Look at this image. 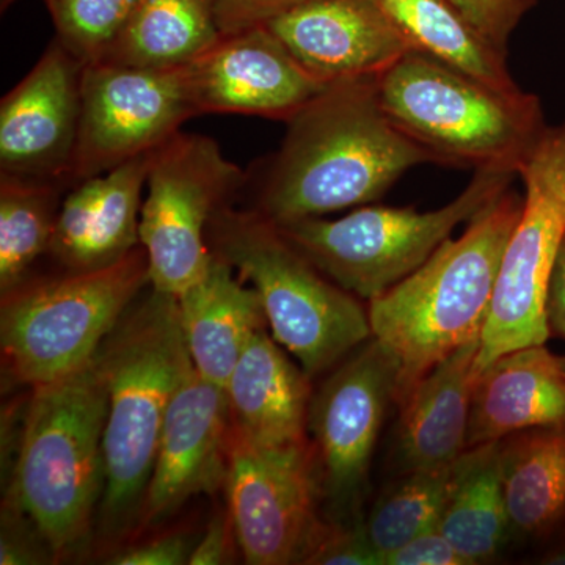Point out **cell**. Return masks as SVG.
<instances>
[{
	"label": "cell",
	"instance_id": "d6986e66",
	"mask_svg": "<svg viewBox=\"0 0 565 565\" xmlns=\"http://www.w3.org/2000/svg\"><path fill=\"white\" fill-rule=\"evenodd\" d=\"M225 392L234 437L258 448L310 444V377L266 327L245 345Z\"/></svg>",
	"mask_w": 565,
	"mask_h": 565
},
{
	"label": "cell",
	"instance_id": "d4e9b609",
	"mask_svg": "<svg viewBox=\"0 0 565 565\" xmlns=\"http://www.w3.org/2000/svg\"><path fill=\"white\" fill-rule=\"evenodd\" d=\"M222 35L215 0H139L104 61L140 68H181Z\"/></svg>",
	"mask_w": 565,
	"mask_h": 565
},
{
	"label": "cell",
	"instance_id": "44dd1931",
	"mask_svg": "<svg viewBox=\"0 0 565 565\" xmlns=\"http://www.w3.org/2000/svg\"><path fill=\"white\" fill-rule=\"evenodd\" d=\"M539 427H565V355L545 344L508 353L478 375L468 448Z\"/></svg>",
	"mask_w": 565,
	"mask_h": 565
},
{
	"label": "cell",
	"instance_id": "5b68a950",
	"mask_svg": "<svg viewBox=\"0 0 565 565\" xmlns=\"http://www.w3.org/2000/svg\"><path fill=\"white\" fill-rule=\"evenodd\" d=\"M377 84L390 120L435 163L519 174L548 128L533 93L500 90L419 51Z\"/></svg>",
	"mask_w": 565,
	"mask_h": 565
},
{
	"label": "cell",
	"instance_id": "52a82bcc",
	"mask_svg": "<svg viewBox=\"0 0 565 565\" xmlns=\"http://www.w3.org/2000/svg\"><path fill=\"white\" fill-rule=\"evenodd\" d=\"M147 285L150 269L140 244L102 269L25 280L2 294L0 345L10 374L36 386L79 370Z\"/></svg>",
	"mask_w": 565,
	"mask_h": 565
},
{
	"label": "cell",
	"instance_id": "2e32d148",
	"mask_svg": "<svg viewBox=\"0 0 565 565\" xmlns=\"http://www.w3.org/2000/svg\"><path fill=\"white\" fill-rule=\"evenodd\" d=\"M230 433L225 388L193 367L167 411L141 508L143 523L159 522L196 494L225 484Z\"/></svg>",
	"mask_w": 565,
	"mask_h": 565
},
{
	"label": "cell",
	"instance_id": "484cf974",
	"mask_svg": "<svg viewBox=\"0 0 565 565\" xmlns=\"http://www.w3.org/2000/svg\"><path fill=\"white\" fill-rule=\"evenodd\" d=\"M392 18L412 50L505 92L520 90L508 54L494 47L451 0H374Z\"/></svg>",
	"mask_w": 565,
	"mask_h": 565
},
{
	"label": "cell",
	"instance_id": "836d02e7",
	"mask_svg": "<svg viewBox=\"0 0 565 565\" xmlns=\"http://www.w3.org/2000/svg\"><path fill=\"white\" fill-rule=\"evenodd\" d=\"M195 544L185 535H166L152 539L145 544L132 546L118 553L109 561L114 565H182L189 564V557Z\"/></svg>",
	"mask_w": 565,
	"mask_h": 565
},
{
	"label": "cell",
	"instance_id": "8d00e7d4",
	"mask_svg": "<svg viewBox=\"0 0 565 565\" xmlns=\"http://www.w3.org/2000/svg\"><path fill=\"white\" fill-rule=\"evenodd\" d=\"M546 318L550 330H555L565 340V243L550 281Z\"/></svg>",
	"mask_w": 565,
	"mask_h": 565
},
{
	"label": "cell",
	"instance_id": "f35d334b",
	"mask_svg": "<svg viewBox=\"0 0 565 565\" xmlns=\"http://www.w3.org/2000/svg\"><path fill=\"white\" fill-rule=\"evenodd\" d=\"M14 2H17V0H0V3H2V11H6L7 9H9L11 3H14Z\"/></svg>",
	"mask_w": 565,
	"mask_h": 565
},
{
	"label": "cell",
	"instance_id": "ab89813d",
	"mask_svg": "<svg viewBox=\"0 0 565 565\" xmlns=\"http://www.w3.org/2000/svg\"><path fill=\"white\" fill-rule=\"evenodd\" d=\"M564 533H565V531H564Z\"/></svg>",
	"mask_w": 565,
	"mask_h": 565
},
{
	"label": "cell",
	"instance_id": "30bf717a",
	"mask_svg": "<svg viewBox=\"0 0 565 565\" xmlns=\"http://www.w3.org/2000/svg\"><path fill=\"white\" fill-rule=\"evenodd\" d=\"M245 181L211 137L180 131L156 148L140 211L152 289L180 297L203 277L212 259L211 218Z\"/></svg>",
	"mask_w": 565,
	"mask_h": 565
},
{
	"label": "cell",
	"instance_id": "1f68e13d",
	"mask_svg": "<svg viewBox=\"0 0 565 565\" xmlns=\"http://www.w3.org/2000/svg\"><path fill=\"white\" fill-rule=\"evenodd\" d=\"M46 557L54 559L39 530L28 516L7 504L3 509L0 564H43L46 563Z\"/></svg>",
	"mask_w": 565,
	"mask_h": 565
},
{
	"label": "cell",
	"instance_id": "8fae6325",
	"mask_svg": "<svg viewBox=\"0 0 565 565\" xmlns=\"http://www.w3.org/2000/svg\"><path fill=\"white\" fill-rule=\"evenodd\" d=\"M196 115L188 66L88 63L82 73L79 136L70 185L154 151Z\"/></svg>",
	"mask_w": 565,
	"mask_h": 565
},
{
	"label": "cell",
	"instance_id": "83f0119b",
	"mask_svg": "<svg viewBox=\"0 0 565 565\" xmlns=\"http://www.w3.org/2000/svg\"><path fill=\"white\" fill-rule=\"evenodd\" d=\"M451 467L401 473L377 498L364 527L381 565L386 553L438 526Z\"/></svg>",
	"mask_w": 565,
	"mask_h": 565
},
{
	"label": "cell",
	"instance_id": "7a4b0ae2",
	"mask_svg": "<svg viewBox=\"0 0 565 565\" xmlns=\"http://www.w3.org/2000/svg\"><path fill=\"white\" fill-rule=\"evenodd\" d=\"M107 392L103 527L118 535L143 508L167 411L193 370L178 297L156 291L129 307L95 355Z\"/></svg>",
	"mask_w": 565,
	"mask_h": 565
},
{
	"label": "cell",
	"instance_id": "e0dca14e",
	"mask_svg": "<svg viewBox=\"0 0 565 565\" xmlns=\"http://www.w3.org/2000/svg\"><path fill=\"white\" fill-rule=\"evenodd\" d=\"M264 25L323 85L379 76L412 50L374 0H308Z\"/></svg>",
	"mask_w": 565,
	"mask_h": 565
},
{
	"label": "cell",
	"instance_id": "4dcf8cb0",
	"mask_svg": "<svg viewBox=\"0 0 565 565\" xmlns=\"http://www.w3.org/2000/svg\"><path fill=\"white\" fill-rule=\"evenodd\" d=\"M494 47L508 54V43L537 0H451Z\"/></svg>",
	"mask_w": 565,
	"mask_h": 565
},
{
	"label": "cell",
	"instance_id": "7c38bea8",
	"mask_svg": "<svg viewBox=\"0 0 565 565\" xmlns=\"http://www.w3.org/2000/svg\"><path fill=\"white\" fill-rule=\"evenodd\" d=\"M397 382L399 362L371 338L311 397L308 433L319 481L343 516L362 504L386 412L396 404Z\"/></svg>",
	"mask_w": 565,
	"mask_h": 565
},
{
	"label": "cell",
	"instance_id": "ffe728a7",
	"mask_svg": "<svg viewBox=\"0 0 565 565\" xmlns=\"http://www.w3.org/2000/svg\"><path fill=\"white\" fill-rule=\"evenodd\" d=\"M479 343L476 338L446 356L397 404L401 473L449 467L467 451Z\"/></svg>",
	"mask_w": 565,
	"mask_h": 565
},
{
	"label": "cell",
	"instance_id": "6da1fadb",
	"mask_svg": "<svg viewBox=\"0 0 565 565\" xmlns=\"http://www.w3.org/2000/svg\"><path fill=\"white\" fill-rule=\"evenodd\" d=\"M286 122L253 207L274 223L373 203L408 169L434 162L385 114L377 76L323 85Z\"/></svg>",
	"mask_w": 565,
	"mask_h": 565
},
{
	"label": "cell",
	"instance_id": "74e56055",
	"mask_svg": "<svg viewBox=\"0 0 565 565\" xmlns=\"http://www.w3.org/2000/svg\"><path fill=\"white\" fill-rule=\"evenodd\" d=\"M544 564L565 565V545L545 557Z\"/></svg>",
	"mask_w": 565,
	"mask_h": 565
},
{
	"label": "cell",
	"instance_id": "4fadbf2b",
	"mask_svg": "<svg viewBox=\"0 0 565 565\" xmlns=\"http://www.w3.org/2000/svg\"><path fill=\"white\" fill-rule=\"evenodd\" d=\"M226 498L236 544L250 565L300 564L321 520L313 446L258 448L230 433Z\"/></svg>",
	"mask_w": 565,
	"mask_h": 565
},
{
	"label": "cell",
	"instance_id": "d590c367",
	"mask_svg": "<svg viewBox=\"0 0 565 565\" xmlns=\"http://www.w3.org/2000/svg\"><path fill=\"white\" fill-rule=\"evenodd\" d=\"M233 541H236L228 512L212 519L203 537L193 546L189 564L217 565L232 561Z\"/></svg>",
	"mask_w": 565,
	"mask_h": 565
},
{
	"label": "cell",
	"instance_id": "9c48e42d",
	"mask_svg": "<svg viewBox=\"0 0 565 565\" xmlns=\"http://www.w3.org/2000/svg\"><path fill=\"white\" fill-rule=\"evenodd\" d=\"M519 177L522 214L501 259L476 377L508 353L545 344L552 333L546 299L565 243V121L546 128Z\"/></svg>",
	"mask_w": 565,
	"mask_h": 565
},
{
	"label": "cell",
	"instance_id": "ba28073f",
	"mask_svg": "<svg viewBox=\"0 0 565 565\" xmlns=\"http://www.w3.org/2000/svg\"><path fill=\"white\" fill-rule=\"evenodd\" d=\"M515 177L478 170L462 193L437 211L362 206L337 221L308 217L275 225L326 277L370 302L418 270L460 223L511 189Z\"/></svg>",
	"mask_w": 565,
	"mask_h": 565
},
{
	"label": "cell",
	"instance_id": "5bb4252c",
	"mask_svg": "<svg viewBox=\"0 0 565 565\" xmlns=\"http://www.w3.org/2000/svg\"><path fill=\"white\" fill-rule=\"evenodd\" d=\"M85 65L55 39L0 103V174L68 182ZM71 188V185H70Z\"/></svg>",
	"mask_w": 565,
	"mask_h": 565
},
{
	"label": "cell",
	"instance_id": "d6a6232c",
	"mask_svg": "<svg viewBox=\"0 0 565 565\" xmlns=\"http://www.w3.org/2000/svg\"><path fill=\"white\" fill-rule=\"evenodd\" d=\"M382 565H470L435 527L382 556Z\"/></svg>",
	"mask_w": 565,
	"mask_h": 565
},
{
	"label": "cell",
	"instance_id": "4316f807",
	"mask_svg": "<svg viewBox=\"0 0 565 565\" xmlns=\"http://www.w3.org/2000/svg\"><path fill=\"white\" fill-rule=\"evenodd\" d=\"M70 185L0 174V291L28 278L40 256L50 253L58 212Z\"/></svg>",
	"mask_w": 565,
	"mask_h": 565
},
{
	"label": "cell",
	"instance_id": "3957f363",
	"mask_svg": "<svg viewBox=\"0 0 565 565\" xmlns=\"http://www.w3.org/2000/svg\"><path fill=\"white\" fill-rule=\"evenodd\" d=\"M522 207L523 196L508 189L459 239L449 237L418 270L370 300L373 338L399 362L396 405L446 356L481 338Z\"/></svg>",
	"mask_w": 565,
	"mask_h": 565
},
{
	"label": "cell",
	"instance_id": "cb8c5ba5",
	"mask_svg": "<svg viewBox=\"0 0 565 565\" xmlns=\"http://www.w3.org/2000/svg\"><path fill=\"white\" fill-rule=\"evenodd\" d=\"M437 530L470 565L497 557L509 535L501 440L471 446L452 463Z\"/></svg>",
	"mask_w": 565,
	"mask_h": 565
},
{
	"label": "cell",
	"instance_id": "f546056e",
	"mask_svg": "<svg viewBox=\"0 0 565 565\" xmlns=\"http://www.w3.org/2000/svg\"><path fill=\"white\" fill-rule=\"evenodd\" d=\"M310 565H381L364 522L321 523L302 563Z\"/></svg>",
	"mask_w": 565,
	"mask_h": 565
},
{
	"label": "cell",
	"instance_id": "f1b7e54d",
	"mask_svg": "<svg viewBox=\"0 0 565 565\" xmlns=\"http://www.w3.org/2000/svg\"><path fill=\"white\" fill-rule=\"evenodd\" d=\"M57 40L84 65L102 62L139 0H44Z\"/></svg>",
	"mask_w": 565,
	"mask_h": 565
},
{
	"label": "cell",
	"instance_id": "8992f818",
	"mask_svg": "<svg viewBox=\"0 0 565 565\" xmlns=\"http://www.w3.org/2000/svg\"><path fill=\"white\" fill-rule=\"evenodd\" d=\"M207 245L250 282L275 341L308 377L332 370L373 338L359 297L326 277L258 211L221 207L207 226Z\"/></svg>",
	"mask_w": 565,
	"mask_h": 565
},
{
	"label": "cell",
	"instance_id": "603a6c76",
	"mask_svg": "<svg viewBox=\"0 0 565 565\" xmlns=\"http://www.w3.org/2000/svg\"><path fill=\"white\" fill-rule=\"evenodd\" d=\"M509 533L542 541L565 531V427H539L501 438Z\"/></svg>",
	"mask_w": 565,
	"mask_h": 565
},
{
	"label": "cell",
	"instance_id": "277c9868",
	"mask_svg": "<svg viewBox=\"0 0 565 565\" xmlns=\"http://www.w3.org/2000/svg\"><path fill=\"white\" fill-rule=\"evenodd\" d=\"M32 388L9 505L31 520L58 559L87 541L103 500L106 384L93 356Z\"/></svg>",
	"mask_w": 565,
	"mask_h": 565
},
{
	"label": "cell",
	"instance_id": "ac0fdd59",
	"mask_svg": "<svg viewBox=\"0 0 565 565\" xmlns=\"http://www.w3.org/2000/svg\"><path fill=\"white\" fill-rule=\"evenodd\" d=\"M152 152L71 185L50 255L65 273L102 269L140 245V211Z\"/></svg>",
	"mask_w": 565,
	"mask_h": 565
},
{
	"label": "cell",
	"instance_id": "7402d4cb",
	"mask_svg": "<svg viewBox=\"0 0 565 565\" xmlns=\"http://www.w3.org/2000/svg\"><path fill=\"white\" fill-rule=\"evenodd\" d=\"M185 345L196 373L226 388L241 353L267 319L255 289L218 256L195 285L178 297Z\"/></svg>",
	"mask_w": 565,
	"mask_h": 565
},
{
	"label": "cell",
	"instance_id": "9a60e30c",
	"mask_svg": "<svg viewBox=\"0 0 565 565\" xmlns=\"http://www.w3.org/2000/svg\"><path fill=\"white\" fill-rule=\"evenodd\" d=\"M188 74L199 115L288 121L323 88L264 24L223 33Z\"/></svg>",
	"mask_w": 565,
	"mask_h": 565
},
{
	"label": "cell",
	"instance_id": "e575fe53",
	"mask_svg": "<svg viewBox=\"0 0 565 565\" xmlns=\"http://www.w3.org/2000/svg\"><path fill=\"white\" fill-rule=\"evenodd\" d=\"M223 33L264 24L308 0H215Z\"/></svg>",
	"mask_w": 565,
	"mask_h": 565
}]
</instances>
